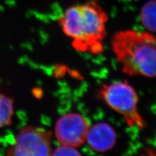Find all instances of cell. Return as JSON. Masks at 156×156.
Instances as JSON below:
<instances>
[{
	"label": "cell",
	"mask_w": 156,
	"mask_h": 156,
	"mask_svg": "<svg viewBox=\"0 0 156 156\" xmlns=\"http://www.w3.org/2000/svg\"><path fill=\"white\" fill-rule=\"evenodd\" d=\"M111 46L124 74L155 76V38L150 32L119 31L112 37Z\"/></svg>",
	"instance_id": "cell-2"
},
{
	"label": "cell",
	"mask_w": 156,
	"mask_h": 156,
	"mask_svg": "<svg viewBox=\"0 0 156 156\" xmlns=\"http://www.w3.org/2000/svg\"><path fill=\"white\" fill-rule=\"evenodd\" d=\"M50 131L44 128L27 126L20 130L15 140L7 150L11 156H49L51 155Z\"/></svg>",
	"instance_id": "cell-4"
},
{
	"label": "cell",
	"mask_w": 156,
	"mask_h": 156,
	"mask_svg": "<svg viewBox=\"0 0 156 156\" xmlns=\"http://www.w3.org/2000/svg\"><path fill=\"white\" fill-rule=\"evenodd\" d=\"M97 95L107 105L123 116L131 128L144 129L146 122L138 109L139 96L134 88L126 80L109 85H102Z\"/></svg>",
	"instance_id": "cell-3"
},
{
	"label": "cell",
	"mask_w": 156,
	"mask_h": 156,
	"mask_svg": "<svg viewBox=\"0 0 156 156\" xmlns=\"http://www.w3.org/2000/svg\"><path fill=\"white\" fill-rule=\"evenodd\" d=\"M140 18L146 30L150 33L155 32V0H150L142 7Z\"/></svg>",
	"instance_id": "cell-8"
},
{
	"label": "cell",
	"mask_w": 156,
	"mask_h": 156,
	"mask_svg": "<svg viewBox=\"0 0 156 156\" xmlns=\"http://www.w3.org/2000/svg\"><path fill=\"white\" fill-rule=\"evenodd\" d=\"M14 116V101L0 92V129L11 125Z\"/></svg>",
	"instance_id": "cell-7"
},
{
	"label": "cell",
	"mask_w": 156,
	"mask_h": 156,
	"mask_svg": "<svg viewBox=\"0 0 156 156\" xmlns=\"http://www.w3.org/2000/svg\"><path fill=\"white\" fill-rule=\"evenodd\" d=\"M76 148L72 146L61 145L59 147L55 148L52 152L51 155H81Z\"/></svg>",
	"instance_id": "cell-9"
},
{
	"label": "cell",
	"mask_w": 156,
	"mask_h": 156,
	"mask_svg": "<svg viewBox=\"0 0 156 156\" xmlns=\"http://www.w3.org/2000/svg\"><path fill=\"white\" fill-rule=\"evenodd\" d=\"M86 141L95 152H105L114 147L116 141V131L109 124L98 123L89 128Z\"/></svg>",
	"instance_id": "cell-6"
},
{
	"label": "cell",
	"mask_w": 156,
	"mask_h": 156,
	"mask_svg": "<svg viewBox=\"0 0 156 156\" xmlns=\"http://www.w3.org/2000/svg\"><path fill=\"white\" fill-rule=\"evenodd\" d=\"M90 128L87 120L79 113L62 115L57 121L55 136L61 145L77 148L86 142Z\"/></svg>",
	"instance_id": "cell-5"
},
{
	"label": "cell",
	"mask_w": 156,
	"mask_h": 156,
	"mask_svg": "<svg viewBox=\"0 0 156 156\" xmlns=\"http://www.w3.org/2000/svg\"><path fill=\"white\" fill-rule=\"evenodd\" d=\"M108 19L100 5L90 0L68 7L58 23L76 51L99 55L104 50Z\"/></svg>",
	"instance_id": "cell-1"
}]
</instances>
